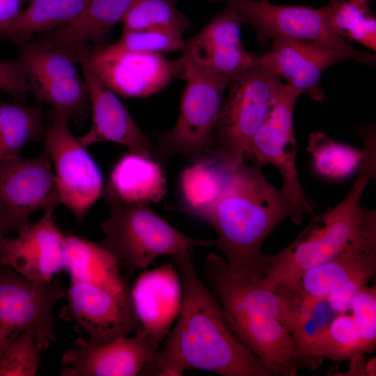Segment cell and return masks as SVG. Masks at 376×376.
Returning <instances> with one entry per match:
<instances>
[{"label":"cell","mask_w":376,"mask_h":376,"mask_svg":"<svg viewBox=\"0 0 376 376\" xmlns=\"http://www.w3.org/2000/svg\"><path fill=\"white\" fill-rule=\"evenodd\" d=\"M355 1H357L359 2H362V3L368 2V0H355Z\"/></svg>","instance_id":"obj_43"},{"label":"cell","mask_w":376,"mask_h":376,"mask_svg":"<svg viewBox=\"0 0 376 376\" xmlns=\"http://www.w3.org/2000/svg\"><path fill=\"white\" fill-rule=\"evenodd\" d=\"M31 1H32V0H24V2H29V3Z\"/></svg>","instance_id":"obj_44"},{"label":"cell","mask_w":376,"mask_h":376,"mask_svg":"<svg viewBox=\"0 0 376 376\" xmlns=\"http://www.w3.org/2000/svg\"><path fill=\"white\" fill-rule=\"evenodd\" d=\"M269 51L258 56V61L285 83L316 101L323 92L320 77L327 68L347 60L375 66V54L359 49L347 50L327 44L276 37L272 40Z\"/></svg>","instance_id":"obj_11"},{"label":"cell","mask_w":376,"mask_h":376,"mask_svg":"<svg viewBox=\"0 0 376 376\" xmlns=\"http://www.w3.org/2000/svg\"><path fill=\"white\" fill-rule=\"evenodd\" d=\"M166 191L162 165L151 157L130 152L113 166L103 194L107 203L150 204L159 201Z\"/></svg>","instance_id":"obj_22"},{"label":"cell","mask_w":376,"mask_h":376,"mask_svg":"<svg viewBox=\"0 0 376 376\" xmlns=\"http://www.w3.org/2000/svg\"><path fill=\"white\" fill-rule=\"evenodd\" d=\"M350 360L349 368L344 373H336L335 375L375 376L376 375L375 357L366 359L363 354H355Z\"/></svg>","instance_id":"obj_40"},{"label":"cell","mask_w":376,"mask_h":376,"mask_svg":"<svg viewBox=\"0 0 376 376\" xmlns=\"http://www.w3.org/2000/svg\"><path fill=\"white\" fill-rule=\"evenodd\" d=\"M38 350L31 331H25L7 347L0 359V376H33L40 361Z\"/></svg>","instance_id":"obj_36"},{"label":"cell","mask_w":376,"mask_h":376,"mask_svg":"<svg viewBox=\"0 0 376 376\" xmlns=\"http://www.w3.org/2000/svg\"><path fill=\"white\" fill-rule=\"evenodd\" d=\"M0 202L7 233L30 225L35 212L60 204L52 161L44 148L34 157L17 156L0 163Z\"/></svg>","instance_id":"obj_13"},{"label":"cell","mask_w":376,"mask_h":376,"mask_svg":"<svg viewBox=\"0 0 376 376\" xmlns=\"http://www.w3.org/2000/svg\"><path fill=\"white\" fill-rule=\"evenodd\" d=\"M71 47L78 56L92 114L89 131L78 138L81 143L87 148L97 142L111 141L127 146L131 152L152 157L151 140L139 129L116 93L94 70L88 43Z\"/></svg>","instance_id":"obj_14"},{"label":"cell","mask_w":376,"mask_h":376,"mask_svg":"<svg viewBox=\"0 0 376 376\" xmlns=\"http://www.w3.org/2000/svg\"><path fill=\"white\" fill-rule=\"evenodd\" d=\"M158 343L139 330L104 343L79 338L62 357L63 376H134L145 373L158 352Z\"/></svg>","instance_id":"obj_17"},{"label":"cell","mask_w":376,"mask_h":376,"mask_svg":"<svg viewBox=\"0 0 376 376\" xmlns=\"http://www.w3.org/2000/svg\"><path fill=\"white\" fill-rule=\"evenodd\" d=\"M242 25L235 13L225 7L198 33L185 40L183 54L175 61L176 74L190 69L232 79L255 64L258 55L244 49Z\"/></svg>","instance_id":"obj_15"},{"label":"cell","mask_w":376,"mask_h":376,"mask_svg":"<svg viewBox=\"0 0 376 376\" xmlns=\"http://www.w3.org/2000/svg\"><path fill=\"white\" fill-rule=\"evenodd\" d=\"M0 91L11 95L16 101L24 100L29 92L27 72L22 59L0 60Z\"/></svg>","instance_id":"obj_38"},{"label":"cell","mask_w":376,"mask_h":376,"mask_svg":"<svg viewBox=\"0 0 376 376\" xmlns=\"http://www.w3.org/2000/svg\"><path fill=\"white\" fill-rule=\"evenodd\" d=\"M120 264L98 243L66 235L64 270L70 280L91 283L114 293L130 296V290L120 271Z\"/></svg>","instance_id":"obj_25"},{"label":"cell","mask_w":376,"mask_h":376,"mask_svg":"<svg viewBox=\"0 0 376 376\" xmlns=\"http://www.w3.org/2000/svg\"><path fill=\"white\" fill-rule=\"evenodd\" d=\"M307 150L312 155L313 170L320 176L340 180L368 164V153L337 143L322 132L309 136Z\"/></svg>","instance_id":"obj_30"},{"label":"cell","mask_w":376,"mask_h":376,"mask_svg":"<svg viewBox=\"0 0 376 376\" xmlns=\"http://www.w3.org/2000/svg\"><path fill=\"white\" fill-rule=\"evenodd\" d=\"M46 129L40 102L26 105L0 100V163L19 156L26 143L44 139Z\"/></svg>","instance_id":"obj_27"},{"label":"cell","mask_w":376,"mask_h":376,"mask_svg":"<svg viewBox=\"0 0 376 376\" xmlns=\"http://www.w3.org/2000/svg\"><path fill=\"white\" fill-rule=\"evenodd\" d=\"M178 0H133L123 19V31L164 28L184 33L191 22L177 7Z\"/></svg>","instance_id":"obj_34"},{"label":"cell","mask_w":376,"mask_h":376,"mask_svg":"<svg viewBox=\"0 0 376 376\" xmlns=\"http://www.w3.org/2000/svg\"><path fill=\"white\" fill-rule=\"evenodd\" d=\"M89 0H32L0 27V40L28 41L77 19Z\"/></svg>","instance_id":"obj_26"},{"label":"cell","mask_w":376,"mask_h":376,"mask_svg":"<svg viewBox=\"0 0 376 376\" xmlns=\"http://www.w3.org/2000/svg\"><path fill=\"white\" fill-rule=\"evenodd\" d=\"M29 88L37 102L48 104L52 110L72 119L79 127L90 116L89 97L80 76L32 83Z\"/></svg>","instance_id":"obj_29"},{"label":"cell","mask_w":376,"mask_h":376,"mask_svg":"<svg viewBox=\"0 0 376 376\" xmlns=\"http://www.w3.org/2000/svg\"><path fill=\"white\" fill-rule=\"evenodd\" d=\"M196 162L195 166L185 171L182 178L185 210L194 215L217 198L230 173L214 156Z\"/></svg>","instance_id":"obj_31"},{"label":"cell","mask_w":376,"mask_h":376,"mask_svg":"<svg viewBox=\"0 0 376 376\" xmlns=\"http://www.w3.org/2000/svg\"><path fill=\"white\" fill-rule=\"evenodd\" d=\"M368 177L360 173L346 196L314 217L299 236L275 255L264 277L272 289L297 279L307 269L333 258L360 239L376 233L375 210H364L361 198Z\"/></svg>","instance_id":"obj_4"},{"label":"cell","mask_w":376,"mask_h":376,"mask_svg":"<svg viewBox=\"0 0 376 376\" xmlns=\"http://www.w3.org/2000/svg\"><path fill=\"white\" fill-rule=\"evenodd\" d=\"M173 260L182 292L179 318L145 373L180 376L198 369L225 376L274 375L233 333L217 296L198 277L191 252Z\"/></svg>","instance_id":"obj_1"},{"label":"cell","mask_w":376,"mask_h":376,"mask_svg":"<svg viewBox=\"0 0 376 376\" xmlns=\"http://www.w3.org/2000/svg\"><path fill=\"white\" fill-rule=\"evenodd\" d=\"M6 232V221L4 209L0 202V269L1 267V256L7 237L5 236Z\"/></svg>","instance_id":"obj_42"},{"label":"cell","mask_w":376,"mask_h":376,"mask_svg":"<svg viewBox=\"0 0 376 376\" xmlns=\"http://www.w3.org/2000/svg\"><path fill=\"white\" fill-rule=\"evenodd\" d=\"M110 214L100 228L104 238L97 242L130 273L145 268L160 256L173 258L214 241L190 237L170 225L148 203L109 202Z\"/></svg>","instance_id":"obj_5"},{"label":"cell","mask_w":376,"mask_h":376,"mask_svg":"<svg viewBox=\"0 0 376 376\" xmlns=\"http://www.w3.org/2000/svg\"><path fill=\"white\" fill-rule=\"evenodd\" d=\"M281 314L299 350L307 359L320 363L305 354L307 345L324 332L338 315L327 299L306 295L295 283H283L274 288Z\"/></svg>","instance_id":"obj_24"},{"label":"cell","mask_w":376,"mask_h":376,"mask_svg":"<svg viewBox=\"0 0 376 376\" xmlns=\"http://www.w3.org/2000/svg\"><path fill=\"white\" fill-rule=\"evenodd\" d=\"M376 271V233L355 242L329 260L305 271L295 283L306 295L326 297L348 281L366 277Z\"/></svg>","instance_id":"obj_21"},{"label":"cell","mask_w":376,"mask_h":376,"mask_svg":"<svg viewBox=\"0 0 376 376\" xmlns=\"http://www.w3.org/2000/svg\"><path fill=\"white\" fill-rule=\"evenodd\" d=\"M24 0H0V27L11 20L21 10Z\"/></svg>","instance_id":"obj_41"},{"label":"cell","mask_w":376,"mask_h":376,"mask_svg":"<svg viewBox=\"0 0 376 376\" xmlns=\"http://www.w3.org/2000/svg\"><path fill=\"white\" fill-rule=\"evenodd\" d=\"M65 296L67 305L61 316L75 322L94 342L108 343L141 328L130 296L75 280H70Z\"/></svg>","instance_id":"obj_16"},{"label":"cell","mask_w":376,"mask_h":376,"mask_svg":"<svg viewBox=\"0 0 376 376\" xmlns=\"http://www.w3.org/2000/svg\"><path fill=\"white\" fill-rule=\"evenodd\" d=\"M304 210L267 182L257 164L242 162L229 173L226 185L211 204L195 216L216 230L214 245L233 273L265 276L269 255L261 251L265 239L283 220L299 224Z\"/></svg>","instance_id":"obj_2"},{"label":"cell","mask_w":376,"mask_h":376,"mask_svg":"<svg viewBox=\"0 0 376 376\" xmlns=\"http://www.w3.org/2000/svg\"><path fill=\"white\" fill-rule=\"evenodd\" d=\"M182 35L180 31L164 28L122 31L120 38L111 45L122 50L163 54L182 51L185 42Z\"/></svg>","instance_id":"obj_35"},{"label":"cell","mask_w":376,"mask_h":376,"mask_svg":"<svg viewBox=\"0 0 376 376\" xmlns=\"http://www.w3.org/2000/svg\"><path fill=\"white\" fill-rule=\"evenodd\" d=\"M133 0H89L79 17L52 31L30 40L40 45L73 46L93 42L102 45L112 28L122 22Z\"/></svg>","instance_id":"obj_23"},{"label":"cell","mask_w":376,"mask_h":376,"mask_svg":"<svg viewBox=\"0 0 376 376\" xmlns=\"http://www.w3.org/2000/svg\"><path fill=\"white\" fill-rule=\"evenodd\" d=\"M366 348L351 314L338 315L329 327L313 339L305 349L306 355L320 363L326 357L334 362L364 354Z\"/></svg>","instance_id":"obj_32"},{"label":"cell","mask_w":376,"mask_h":376,"mask_svg":"<svg viewBox=\"0 0 376 376\" xmlns=\"http://www.w3.org/2000/svg\"><path fill=\"white\" fill-rule=\"evenodd\" d=\"M66 292L58 279L33 283L11 268L0 269V359L9 344L31 331L40 352L55 339L54 306Z\"/></svg>","instance_id":"obj_8"},{"label":"cell","mask_w":376,"mask_h":376,"mask_svg":"<svg viewBox=\"0 0 376 376\" xmlns=\"http://www.w3.org/2000/svg\"><path fill=\"white\" fill-rule=\"evenodd\" d=\"M16 44L26 67L29 84L79 76L78 56L72 47L40 45L30 40Z\"/></svg>","instance_id":"obj_28"},{"label":"cell","mask_w":376,"mask_h":376,"mask_svg":"<svg viewBox=\"0 0 376 376\" xmlns=\"http://www.w3.org/2000/svg\"><path fill=\"white\" fill-rule=\"evenodd\" d=\"M299 93L280 77L275 80L269 111L245 153L259 166L272 164L283 178L281 191L291 201L312 214L314 207L298 179L295 166L296 142L293 134V112Z\"/></svg>","instance_id":"obj_10"},{"label":"cell","mask_w":376,"mask_h":376,"mask_svg":"<svg viewBox=\"0 0 376 376\" xmlns=\"http://www.w3.org/2000/svg\"><path fill=\"white\" fill-rule=\"evenodd\" d=\"M350 311L366 352H373L376 344L375 285L361 288L352 301Z\"/></svg>","instance_id":"obj_37"},{"label":"cell","mask_w":376,"mask_h":376,"mask_svg":"<svg viewBox=\"0 0 376 376\" xmlns=\"http://www.w3.org/2000/svg\"><path fill=\"white\" fill-rule=\"evenodd\" d=\"M180 276L173 264L168 263L143 272L130 290L134 312L139 330L159 344L170 333L182 304Z\"/></svg>","instance_id":"obj_20"},{"label":"cell","mask_w":376,"mask_h":376,"mask_svg":"<svg viewBox=\"0 0 376 376\" xmlns=\"http://www.w3.org/2000/svg\"><path fill=\"white\" fill-rule=\"evenodd\" d=\"M223 3L238 17L242 24H249L258 42L267 45L276 37L291 38L327 44L354 50L345 40L329 28L325 6L315 8L303 6H281L269 0H207Z\"/></svg>","instance_id":"obj_12"},{"label":"cell","mask_w":376,"mask_h":376,"mask_svg":"<svg viewBox=\"0 0 376 376\" xmlns=\"http://www.w3.org/2000/svg\"><path fill=\"white\" fill-rule=\"evenodd\" d=\"M55 208L44 211L37 223L19 231L17 237H7L1 256V266L8 267L36 283H48L64 269L66 235L54 223Z\"/></svg>","instance_id":"obj_19"},{"label":"cell","mask_w":376,"mask_h":376,"mask_svg":"<svg viewBox=\"0 0 376 376\" xmlns=\"http://www.w3.org/2000/svg\"><path fill=\"white\" fill-rule=\"evenodd\" d=\"M276 77L257 58L255 64L229 83L210 150L229 172L244 162L250 143L269 111Z\"/></svg>","instance_id":"obj_6"},{"label":"cell","mask_w":376,"mask_h":376,"mask_svg":"<svg viewBox=\"0 0 376 376\" xmlns=\"http://www.w3.org/2000/svg\"><path fill=\"white\" fill-rule=\"evenodd\" d=\"M91 61L102 80L127 97H148L175 77V61L163 54L122 50L111 44L91 47Z\"/></svg>","instance_id":"obj_18"},{"label":"cell","mask_w":376,"mask_h":376,"mask_svg":"<svg viewBox=\"0 0 376 376\" xmlns=\"http://www.w3.org/2000/svg\"><path fill=\"white\" fill-rule=\"evenodd\" d=\"M69 119L50 110L44 148L53 166L60 204L82 220L102 191L101 171L68 127Z\"/></svg>","instance_id":"obj_9"},{"label":"cell","mask_w":376,"mask_h":376,"mask_svg":"<svg viewBox=\"0 0 376 376\" xmlns=\"http://www.w3.org/2000/svg\"><path fill=\"white\" fill-rule=\"evenodd\" d=\"M324 6L327 24L334 33L375 51L376 20L368 2L329 0Z\"/></svg>","instance_id":"obj_33"},{"label":"cell","mask_w":376,"mask_h":376,"mask_svg":"<svg viewBox=\"0 0 376 376\" xmlns=\"http://www.w3.org/2000/svg\"><path fill=\"white\" fill-rule=\"evenodd\" d=\"M176 77L186 81L175 125L156 134L153 159L160 164L173 155L198 161L210 153L215 127L230 77L181 69Z\"/></svg>","instance_id":"obj_7"},{"label":"cell","mask_w":376,"mask_h":376,"mask_svg":"<svg viewBox=\"0 0 376 376\" xmlns=\"http://www.w3.org/2000/svg\"><path fill=\"white\" fill-rule=\"evenodd\" d=\"M369 280L366 277L357 278L339 285L329 293L326 299L336 314H344L350 311L354 297Z\"/></svg>","instance_id":"obj_39"},{"label":"cell","mask_w":376,"mask_h":376,"mask_svg":"<svg viewBox=\"0 0 376 376\" xmlns=\"http://www.w3.org/2000/svg\"><path fill=\"white\" fill-rule=\"evenodd\" d=\"M204 274L233 333L274 375L295 376L301 368L318 367L299 350L282 319L276 293L263 281L265 276L233 273L214 253L206 257Z\"/></svg>","instance_id":"obj_3"}]
</instances>
